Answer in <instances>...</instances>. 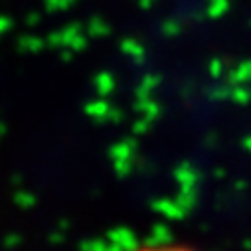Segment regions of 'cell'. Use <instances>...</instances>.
<instances>
[{"label":"cell","mask_w":251,"mask_h":251,"mask_svg":"<svg viewBox=\"0 0 251 251\" xmlns=\"http://www.w3.org/2000/svg\"><path fill=\"white\" fill-rule=\"evenodd\" d=\"M127 251H202L198 249L196 245H190V243H184V241H145V243H139Z\"/></svg>","instance_id":"6da1fadb"}]
</instances>
